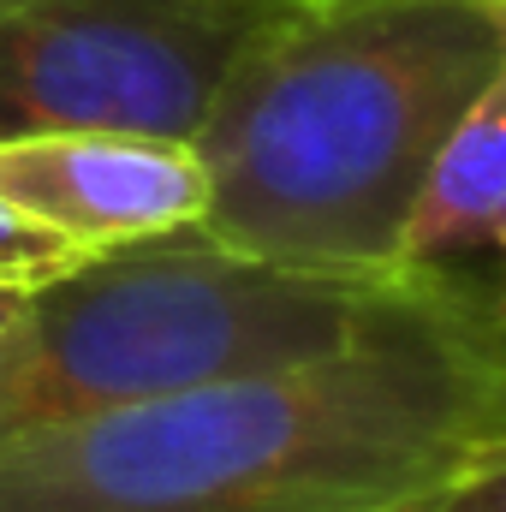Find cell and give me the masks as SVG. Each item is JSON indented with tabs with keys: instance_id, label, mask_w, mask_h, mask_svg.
Segmentation results:
<instances>
[{
	"instance_id": "6da1fadb",
	"label": "cell",
	"mask_w": 506,
	"mask_h": 512,
	"mask_svg": "<svg viewBox=\"0 0 506 512\" xmlns=\"http://www.w3.org/2000/svg\"><path fill=\"white\" fill-rule=\"evenodd\" d=\"M506 459L489 280L405 274L334 352L0 447V512H417Z\"/></svg>"
},
{
	"instance_id": "7a4b0ae2",
	"label": "cell",
	"mask_w": 506,
	"mask_h": 512,
	"mask_svg": "<svg viewBox=\"0 0 506 512\" xmlns=\"http://www.w3.org/2000/svg\"><path fill=\"white\" fill-rule=\"evenodd\" d=\"M506 78V0H310L215 84L191 149L221 251L399 274V227L441 137Z\"/></svg>"
},
{
	"instance_id": "3957f363",
	"label": "cell",
	"mask_w": 506,
	"mask_h": 512,
	"mask_svg": "<svg viewBox=\"0 0 506 512\" xmlns=\"http://www.w3.org/2000/svg\"><path fill=\"white\" fill-rule=\"evenodd\" d=\"M399 280L256 262L209 245L197 227L84 256L30 286L24 328L0 352V447L221 376L322 358Z\"/></svg>"
},
{
	"instance_id": "277c9868",
	"label": "cell",
	"mask_w": 506,
	"mask_h": 512,
	"mask_svg": "<svg viewBox=\"0 0 506 512\" xmlns=\"http://www.w3.org/2000/svg\"><path fill=\"white\" fill-rule=\"evenodd\" d=\"M298 0H0V137H185L233 54Z\"/></svg>"
},
{
	"instance_id": "5b68a950",
	"label": "cell",
	"mask_w": 506,
	"mask_h": 512,
	"mask_svg": "<svg viewBox=\"0 0 506 512\" xmlns=\"http://www.w3.org/2000/svg\"><path fill=\"white\" fill-rule=\"evenodd\" d=\"M203 161L185 137L18 131L0 137V203L84 256L185 233L203 221Z\"/></svg>"
},
{
	"instance_id": "8992f818",
	"label": "cell",
	"mask_w": 506,
	"mask_h": 512,
	"mask_svg": "<svg viewBox=\"0 0 506 512\" xmlns=\"http://www.w3.org/2000/svg\"><path fill=\"white\" fill-rule=\"evenodd\" d=\"M506 239V78L489 84L471 114L429 155L417 197L399 227V274L465 268L471 256H495Z\"/></svg>"
},
{
	"instance_id": "52a82bcc",
	"label": "cell",
	"mask_w": 506,
	"mask_h": 512,
	"mask_svg": "<svg viewBox=\"0 0 506 512\" xmlns=\"http://www.w3.org/2000/svg\"><path fill=\"white\" fill-rule=\"evenodd\" d=\"M72 262H84L78 245H66L60 233L36 227L30 215L0 203V286H42V280L66 274Z\"/></svg>"
},
{
	"instance_id": "ba28073f",
	"label": "cell",
	"mask_w": 506,
	"mask_h": 512,
	"mask_svg": "<svg viewBox=\"0 0 506 512\" xmlns=\"http://www.w3.org/2000/svg\"><path fill=\"white\" fill-rule=\"evenodd\" d=\"M501 489H506V459H495V465L459 477L453 489H441L435 501H423L417 512H506Z\"/></svg>"
},
{
	"instance_id": "9c48e42d",
	"label": "cell",
	"mask_w": 506,
	"mask_h": 512,
	"mask_svg": "<svg viewBox=\"0 0 506 512\" xmlns=\"http://www.w3.org/2000/svg\"><path fill=\"white\" fill-rule=\"evenodd\" d=\"M24 298H30V286H0V352H6L12 334L24 328Z\"/></svg>"
},
{
	"instance_id": "30bf717a",
	"label": "cell",
	"mask_w": 506,
	"mask_h": 512,
	"mask_svg": "<svg viewBox=\"0 0 506 512\" xmlns=\"http://www.w3.org/2000/svg\"><path fill=\"white\" fill-rule=\"evenodd\" d=\"M298 6H310V0H298Z\"/></svg>"
}]
</instances>
